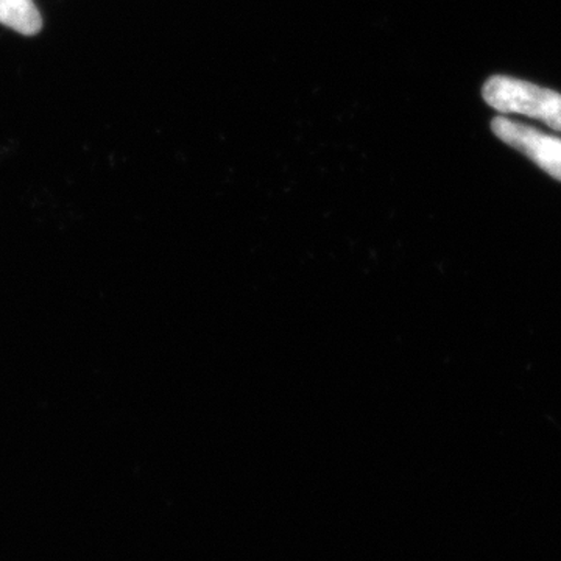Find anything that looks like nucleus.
<instances>
[{"label":"nucleus","mask_w":561,"mask_h":561,"mask_svg":"<svg viewBox=\"0 0 561 561\" xmlns=\"http://www.w3.org/2000/svg\"><path fill=\"white\" fill-rule=\"evenodd\" d=\"M483 99L504 114L534 117L552 130L561 131V94L527 81L491 77L483 87Z\"/></svg>","instance_id":"f257e3e1"},{"label":"nucleus","mask_w":561,"mask_h":561,"mask_svg":"<svg viewBox=\"0 0 561 561\" xmlns=\"http://www.w3.org/2000/svg\"><path fill=\"white\" fill-rule=\"evenodd\" d=\"M491 130L502 142L529 158L552 179L561 181V138L507 117L493 119Z\"/></svg>","instance_id":"f03ea898"},{"label":"nucleus","mask_w":561,"mask_h":561,"mask_svg":"<svg viewBox=\"0 0 561 561\" xmlns=\"http://www.w3.org/2000/svg\"><path fill=\"white\" fill-rule=\"evenodd\" d=\"M0 24L21 35H38L43 18L33 0H0Z\"/></svg>","instance_id":"7ed1b4c3"}]
</instances>
